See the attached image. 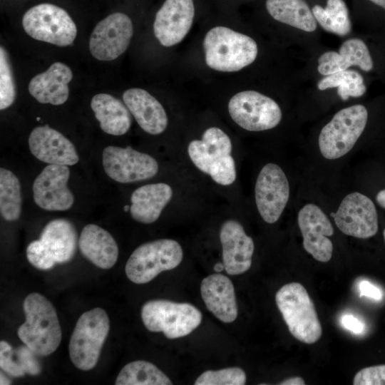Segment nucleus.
<instances>
[{"label": "nucleus", "instance_id": "nucleus-1", "mask_svg": "<svg viewBox=\"0 0 385 385\" xmlns=\"http://www.w3.org/2000/svg\"><path fill=\"white\" fill-rule=\"evenodd\" d=\"M26 320L18 336L38 356L54 352L61 341V329L53 304L43 295L32 292L24 302Z\"/></svg>", "mask_w": 385, "mask_h": 385}, {"label": "nucleus", "instance_id": "nucleus-2", "mask_svg": "<svg viewBox=\"0 0 385 385\" xmlns=\"http://www.w3.org/2000/svg\"><path fill=\"white\" fill-rule=\"evenodd\" d=\"M203 48L207 66L222 72L237 71L249 66L258 52L251 37L222 26L207 31Z\"/></svg>", "mask_w": 385, "mask_h": 385}, {"label": "nucleus", "instance_id": "nucleus-3", "mask_svg": "<svg viewBox=\"0 0 385 385\" xmlns=\"http://www.w3.org/2000/svg\"><path fill=\"white\" fill-rule=\"evenodd\" d=\"M275 302L294 338L308 344L321 338V323L314 303L302 284L291 282L283 285L276 293Z\"/></svg>", "mask_w": 385, "mask_h": 385}, {"label": "nucleus", "instance_id": "nucleus-4", "mask_svg": "<svg viewBox=\"0 0 385 385\" xmlns=\"http://www.w3.org/2000/svg\"><path fill=\"white\" fill-rule=\"evenodd\" d=\"M109 330V317L102 308H93L80 316L68 346L69 356L76 367L88 371L96 366Z\"/></svg>", "mask_w": 385, "mask_h": 385}, {"label": "nucleus", "instance_id": "nucleus-5", "mask_svg": "<svg viewBox=\"0 0 385 385\" xmlns=\"http://www.w3.org/2000/svg\"><path fill=\"white\" fill-rule=\"evenodd\" d=\"M141 318L150 332H160L168 339H176L195 330L201 323L202 316L198 309L189 303L153 299L143 305Z\"/></svg>", "mask_w": 385, "mask_h": 385}, {"label": "nucleus", "instance_id": "nucleus-6", "mask_svg": "<svg viewBox=\"0 0 385 385\" xmlns=\"http://www.w3.org/2000/svg\"><path fill=\"white\" fill-rule=\"evenodd\" d=\"M183 257L180 245L171 239H160L137 247L128 258L125 272L135 284H145L160 272L177 267Z\"/></svg>", "mask_w": 385, "mask_h": 385}, {"label": "nucleus", "instance_id": "nucleus-7", "mask_svg": "<svg viewBox=\"0 0 385 385\" xmlns=\"http://www.w3.org/2000/svg\"><path fill=\"white\" fill-rule=\"evenodd\" d=\"M367 119V110L362 105L338 111L319 133V148L322 156L334 160L349 153L364 130Z\"/></svg>", "mask_w": 385, "mask_h": 385}, {"label": "nucleus", "instance_id": "nucleus-8", "mask_svg": "<svg viewBox=\"0 0 385 385\" xmlns=\"http://www.w3.org/2000/svg\"><path fill=\"white\" fill-rule=\"evenodd\" d=\"M22 26L31 38L58 46L71 45L77 35L76 26L69 14L52 4H40L24 15Z\"/></svg>", "mask_w": 385, "mask_h": 385}, {"label": "nucleus", "instance_id": "nucleus-9", "mask_svg": "<svg viewBox=\"0 0 385 385\" xmlns=\"http://www.w3.org/2000/svg\"><path fill=\"white\" fill-rule=\"evenodd\" d=\"M232 119L249 131H262L276 127L282 113L271 98L255 91H244L234 95L228 103Z\"/></svg>", "mask_w": 385, "mask_h": 385}, {"label": "nucleus", "instance_id": "nucleus-10", "mask_svg": "<svg viewBox=\"0 0 385 385\" xmlns=\"http://www.w3.org/2000/svg\"><path fill=\"white\" fill-rule=\"evenodd\" d=\"M102 161L107 175L121 183L148 180L158 172V163L154 158L130 146L106 147Z\"/></svg>", "mask_w": 385, "mask_h": 385}, {"label": "nucleus", "instance_id": "nucleus-11", "mask_svg": "<svg viewBox=\"0 0 385 385\" xmlns=\"http://www.w3.org/2000/svg\"><path fill=\"white\" fill-rule=\"evenodd\" d=\"M133 34V23L128 15L111 14L94 28L89 39L90 52L100 61L114 60L128 48Z\"/></svg>", "mask_w": 385, "mask_h": 385}, {"label": "nucleus", "instance_id": "nucleus-12", "mask_svg": "<svg viewBox=\"0 0 385 385\" xmlns=\"http://www.w3.org/2000/svg\"><path fill=\"white\" fill-rule=\"evenodd\" d=\"M255 202L262 218L276 222L289 197V184L283 170L277 164L267 163L260 170L255 187Z\"/></svg>", "mask_w": 385, "mask_h": 385}, {"label": "nucleus", "instance_id": "nucleus-13", "mask_svg": "<svg viewBox=\"0 0 385 385\" xmlns=\"http://www.w3.org/2000/svg\"><path fill=\"white\" fill-rule=\"evenodd\" d=\"M332 216L338 229L344 234L367 239L378 231V216L372 200L365 195L354 192L348 194Z\"/></svg>", "mask_w": 385, "mask_h": 385}, {"label": "nucleus", "instance_id": "nucleus-14", "mask_svg": "<svg viewBox=\"0 0 385 385\" xmlns=\"http://www.w3.org/2000/svg\"><path fill=\"white\" fill-rule=\"evenodd\" d=\"M70 169L67 165L49 164L35 179L32 190L36 204L48 211L70 209L74 197L68 188Z\"/></svg>", "mask_w": 385, "mask_h": 385}, {"label": "nucleus", "instance_id": "nucleus-15", "mask_svg": "<svg viewBox=\"0 0 385 385\" xmlns=\"http://www.w3.org/2000/svg\"><path fill=\"white\" fill-rule=\"evenodd\" d=\"M297 222L303 238V247L316 260L329 262L333 244L329 238L334 228L327 215L317 205H305L298 212Z\"/></svg>", "mask_w": 385, "mask_h": 385}, {"label": "nucleus", "instance_id": "nucleus-16", "mask_svg": "<svg viewBox=\"0 0 385 385\" xmlns=\"http://www.w3.org/2000/svg\"><path fill=\"white\" fill-rule=\"evenodd\" d=\"M195 14L193 0H165L153 23L156 38L166 47L180 43L190 31Z\"/></svg>", "mask_w": 385, "mask_h": 385}, {"label": "nucleus", "instance_id": "nucleus-17", "mask_svg": "<svg viewBox=\"0 0 385 385\" xmlns=\"http://www.w3.org/2000/svg\"><path fill=\"white\" fill-rule=\"evenodd\" d=\"M29 146L33 155L48 164L73 165L79 160L73 143L48 125L38 126L31 131Z\"/></svg>", "mask_w": 385, "mask_h": 385}, {"label": "nucleus", "instance_id": "nucleus-18", "mask_svg": "<svg viewBox=\"0 0 385 385\" xmlns=\"http://www.w3.org/2000/svg\"><path fill=\"white\" fill-rule=\"evenodd\" d=\"M220 240L227 274L237 275L247 272L252 265L255 245L242 225L234 220H226L221 226Z\"/></svg>", "mask_w": 385, "mask_h": 385}, {"label": "nucleus", "instance_id": "nucleus-19", "mask_svg": "<svg viewBox=\"0 0 385 385\" xmlns=\"http://www.w3.org/2000/svg\"><path fill=\"white\" fill-rule=\"evenodd\" d=\"M72 78V71L67 65L55 62L31 80L29 91L41 103L59 106L68 98V83Z\"/></svg>", "mask_w": 385, "mask_h": 385}, {"label": "nucleus", "instance_id": "nucleus-20", "mask_svg": "<svg viewBox=\"0 0 385 385\" xmlns=\"http://www.w3.org/2000/svg\"><path fill=\"white\" fill-rule=\"evenodd\" d=\"M123 101L140 127L151 135L162 133L168 125V116L160 103L142 88H130Z\"/></svg>", "mask_w": 385, "mask_h": 385}, {"label": "nucleus", "instance_id": "nucleus-21", "mask_svg": "<svg viewBox=\"0 0 385 385\" xmlns=\"http://www.w3.org/2000/svg\"><path fill=\"white\" fill-rule=\"evenodd\" d=\"M202 298L207 309L225 323L234 322L238 314L234 286L221 274L204 278L201 282Z\"/></svg>", "mask_w": 385, "mask_h": 385}, {"label": "nucleus", "instance_id": "nucleus-22", "mask_svg": "<svg viewBox=\"0 0 385 385\" xmlns=\"http://www.w3.org/2000/svg\"><path fill=\"white\" fill-rule=\"evenodd\" d=\"M232 150L230 138L217 127L205 130L201 140H192L188 147V153L193 164L206 174L214 165L231 155Z\"/></svg>", "mask_w": 385, "mask_h": 385}, {"label": "nucleus", "instance_id": "nucleus-23", "mask_svg": "<svg viewBox=\"0 0 385 385\" xmlns=\"http://www.w3.org/2000/svg\"><path fill=\"white\" fill-rule=\"evenodd\" d=\"M352 66H359L364 71L372 70L374 63L366 43L359 38L345 41L339 52L327 51L318 59L317 70L324 76L347 70Z\"/></svg>", "mask_w": 385, "mask_h": 385}, {"label": "nucleus", "instance_id": "nucleus-24", "mask_svg": "<svg viewBox=\"0 0 385 385\" xmlns=\"http://www.w3.org/2000/svg\"><path fill=\"white\" fill-rule=\"evenodd\" d=\"M81 254L96 267L108 270L114 266L118 257V245L113 236L103 228L86 225L78 239Z\"/></svg>", "mask_w": 385, "mask_h": 385}, {"label": "nucleus", "instance_id": "nucleus-25", "mask_svg": "<svg viewBox=\"0 0 385 385\" xmlns=\"http://www.w3.org/2000/svg\"><path fill=\"white\" fill-rule=\"evenodd\" d=\"M173 196L171 187L164 183L143 185L131 196L130 212L137 222L150 224L155 222Z\"/></svg>", "mask_w": 385, "mask_h": 385}, {"label": "nucleus", "instance_id": "nucleus-26", "mask_svg": "<svg viewBox=\"0 0 385 385\" xmlns=\"http://www.w3.org/2000/svg\"><path fill=\"white\" fill-rule=\"evenodd\" d=\"M91 107L105 133L122 135L130 129V112L120 100L108 93H98L92 98Z\"/></svg>", "mask_w": 385, "mask_h": 385}, {"label": "nucleus", "instance_id": "nucleus-27", "mask_svg": "<svg viewBox=\"0 0 385 385\" xmlns=\"http://www.w3.org/2000/svg\"><path fill=\"white\" fill-rule=\"evenodd\" d=\"M40 240L53 255L56 263H65L72 260L78 243L74 225L62 218L48 222L41 232Z\"/></svg>", "mask_w": 385, "mask_h": 385}, {"label": "nucleus", "instance_id": "nucleus-28", "mask_svg": "<svg viewBox=\"0 0 385 385\" xmlns=\"http://www.w3.org/2000/svg\"><path fill=\"white\" fill-rule=\"evenodd\" d=\"M265 6L277 21L307 32L317 29V21L305 0H266Z\"/></svg>", "mask_w": 385, "mask_h": 385}, {"label": "nucleus", "instance_id": "nucleus-29", "mask_svg": "<svg viewBox=\"0 0 385 385\" xmlns=\"http://www.w3.org/2000/svg\"><path fill=\"white\" fill-rule=\"evenodd\" d=\"M35 355L26 345L13 349L6 342H0V366L11 376L38 374L41 368Z\"/></svg>", "mask_w": 385, "mask_h": 385}, {"label": "nucleus", "instance_id": "nucleus-30", "mask_svg": "<svg viewBox=\"0 0 385 385\" xmlns=\"http://www.w3.org/2000/svg\"><path fill=\"white\" fill-rule=\"evenodd\" d=\"M115 385H171L170 379L155 365L143 360L131 361L119 372Z\"/></svg>", "mask_w": 385, "mask_h": 385}, {"label": "nucleus", "instance_id": "nucleus-31", "mask_svg": "<svg viewBox=\"0 0 385 385\" xmlns=\"http://www.w3.org/2000/svg\"><path fill=\"white\" fill-rule=\"evenodd\" d=\"M312 11L316 21L327 31L339 36L350 33L351 22L343 0H327L326 7L315 5Z\"/></svg>", "mask_w": 385, "mask_h": 385}, {"label": "nucleus", "instance_id": "nucleus-32", "mask_svg": "<svg viewBox=\"0 0 385 385\" xmlns=\"http://www.w3.org/2000/svg\"><path fill=\"white\" fill-rule=\"evenodd\" d=\"M0 212L6 221L17 220L21 213V185L9 170L0 169Z\"/></svg>", "mask_w": 385, "mask_h": 385}, {"label": "nucleus", "instance_id": "nucleus-33", "mask_svg": "<svg viewBox=\"0 0 385 385\" xmlns=\"http://www.w3.org/2000/svg\"><path fill=\"white\" fill-rule=\"evenodd\" d=\"M317 88L320 91L338 88L337 93L344 101L349 97H360L366 90L362 76L353 70H344L326 76L318 82Z\"/></svg>", "mask_w": 385, "mask_h": 385}, {"label": "nucleus", "instance_id": "nucleus-34", "mask_svg": "<svg viewBox=\"0 0 385 385\" xmlns=\"http://www.w3.org/2000/svg\"><path fill=\"white\" fill-rule=\"evenodd\" d=\"M246 374L240 367H229L220 370H208L200 374L195 385H244Z\"/></svg>", "mask_w": 385, "mask_h": 385}, {"label": "nucleus", "instance_id": "nucleus-35", "mask_svg": "<svg viewBox=\"0 0 385 385\" xmlns=\"http://www.w3.org/2000/svg\"><path fill=\"white\" fill-rule=\"evenodd\" d=\"M16 98V88L9 56L2 46L0 48V109L10 107Z\"/></svg>", "mask_w": 385, "mask_h": 385}, {"label": "nucleus", "instance_id": "nucleus-36", "mask_svg": "<svg viewBox=\"0 0 385 385\" xmlns=\"http://www.w3.org/2000/svg\"><path fill=\"white\" fill-rule=\"evenodd\" d=\"M26 257L30 264L38 270H50L56 264L53 255L40 239L29 243Z\"/></svg>", "mask_w": 385, "mask_h": 385}, {"label": "nucleus", "instance_id": "nucleus-37", "mask_svg": "<svg viewBox=\"0 0 385 385\" xmlns=\"http://www.w3.org/2000/svg\"><path fill=\"white\" fill-rule=\"evenodd\" d=\"M208 175L217 184L230 185L236 179V168L235 160L231 155H227L209 171Z\"/></svg>", "mask_w": 385, "mask_h": 385}, {"label": "nucleus", "instance_id": "nucleus-38", "mask_svg": "<svg viewBox=\"0 0 385 385\" xmlns=\"http://www.w3.org/2000/svg\"><path fill=\"white\" fill-rule=\"evenodd\" d=\"M354 385H385V364L368 366L359 370L353 379Z\"/></svg>", "mask_w": 385, "mask_h": 385}, {"label": "nucleus", "instance_id": "nucleus-39", "mask_svg": "<svg viewBox=\"0 0 385 385\" xmlns=\"http://www.w3.org/2000/svg\"><path fill=\"white\" fill-rule=\"evenodd\" d=\"M360 297H366L375 301H381L383 294L379 287L367 280H362L359 284Z\"/></svg>", "mask_w": 385, "mask_h": 385}, {"label": "nucleus", "instance_id": "nucleus-40", "mask_svg": "<svg viewBox=\"0 0 385 385\" xmlns=\"http://www.w3.org/2000/svg\"><path fill=\"white\" fill-rule=\"evenodd\" d=\"M342 326L354 334H361L365 329V324L351 314H344L341 318Z\"/></svg>", "mask_w": 385, "mask_h": 385}, {"label": "nucleus", "instance_id": "nucleus-41", "mask_svg": "<svg viewBox=\"0 0 385 385\" xmlns=\"http://www.w3.org/2000/svg\"><path fill=\"white\" fill-rule=\"evenodd\" d=\"M280 385H304V380L300 376H294L286 379L279 383Z\"/></svg>", "mask_w": 385, "mask_h": 385}, {"label": "nucleus", "instance_id": "nucleus-42", "mask_svg": "<svg viewBox=\"0 0 385 385\" xmlns=\"http://www.w3.org/2000/svg\"><path fill=\"white\" fill-rule=\"evenodd\" d=\"M376 200L381 207L385 209V189L377 193Z\"/></svg>", "mask_w": 385, "mask_h": 385}, {"label": "nucleus", "instance_id": "nucleus-43", "mask_svg": "<svg viewBox=\"0 0 385 385\" xmlns=\"http://www.w3.org/2000/svg\"><path fill=\"white\" fill-rule=\"evenodd\" d=\"M0 384L1 385H8L11 384L10 380L1 372L0 374Z\"/></svg>", "mask_w": 385, "mask_h": 385}, {"label": "nucleus", "instance_id": "nucleus-44", "mask_svg": "<svg viewBox=\"0 0 385 385\" xmlns=\"http://www.w3.org/2000/svg\"><path fill=\"white\" fill-rule=\"evenodd\" d=\"M225 269V266H224V264L223 262H217L215 265L214 266V270L216 272H222L223 270Z\"/></svg>", "mask_w": 385, "mask_h": 385}, {"label": "nucleus", "instance_id": "nucleus-45", "mask_svg": "<svg viewBox=\"0 0 385 385\" xmlns=\"http://www.w3.org/2000/svg\"><path fill=\"white\" fill-rule=\"evenodd\" d=\"M374 4L384 8L385 9V0H369Z\"/></svg>", "mask_w": 385, "mask_h": 385}, {"label": "nucleus", "instance_id": "nucleus-46", "mask_svg": "<svg viewBox=\"0 0 385 385\" xmlns=\"http://www.w3.org/2000/svg\"><path fill=\"white\" fill-rule=\"evenodd\" d=\"M123 210L125 212H128V210H130V206L128 205H125Z\"/></svg>", "mask_w": 385, "mask_h": 385}, {"label": "nucleus", "instance_id": "nucleus-47", "mask_svg": "<svg viewBox=\"0 0 385 385\" xmlns=\"http://www.w3.org/2000/svg\"><path fill=\"white\" fill-rule=\"evenodd\" d=\"M383 236H384V242H385V229L383 231Z\"/></svg>", "mask_w": 385, "mask_h": 385}, {"label": "nucleus", "instance_id": "nucleus-48", "mask_svg": "<svg viewBox=\"0 0 385 385\" xmlns=\"http://www.w3.org/2000/svg\"><path fill=\"white\" fill-rule=\"evenodd\" d=\"M36 120H40V118H37Z\"/></svg>", "mask_w": 385, "mask_h": 385}]
</instances>
